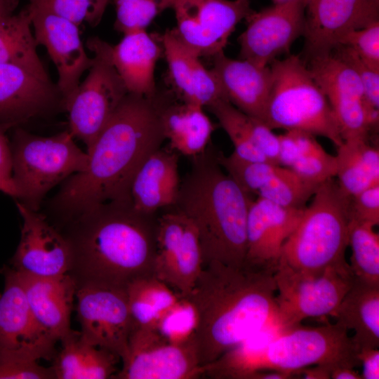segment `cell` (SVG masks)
I'll return each instance as SVG.
<instances>
[{"instance_id": "cell-1", "label": "cell", "mask_w": 379, "mask_h": 379, "mask_svg": "<svg viewBox=\"0 0 379 379\" xmlns=\"http://www.w3.org/2000/svg\"><path fill=\"white\" fill-rule=\"evenodd\" d=\"M157 95L128 93L95 138L86 168L67 178L51 208L71 219L101 204L128 201L134 175L165 140Z\"/></svg>"}, {"instance_id": "cell-2", "label": "cell", "mask_w": 379, "mask_h": 379, "mask_svg": "<svg viewBox=\"0 0 379 379\" xmlns=\"http://www.w3.org/2000/svg\"><path fill=\"white\" fill-rule=\"evenodd\" d=\"M274 272L244 265L203 267L186 297L193 307V335L205 367L265 327L276 323Z\"/></svg>"}, {"instance_id": "cell-3", "label": "cell", "mask_w": 379, "mask_h": 379, "mask_svg": "<svg viewBox=\"0 0 379 379\" xmlns=\"http://www.w3.org/2000/svg\"><path fill=\"white\" fill-rule=\"evenodd\" d=\"M156 215L135 211L131 202L99 204L72 219L77 232L69 240L87 279L126 287L153 274Z\"/></svg>"}, {"instance_id": "cell-4", "label": "cell", "mask_w": 379, "mask_h": 379, "mask_svg": "<svg viewBox=\"0 0 379 379\" xmlns=\"http://www.w3.org/2000/svg\"><path fill=\"white\" fill-rule=\"evenodd\" d=\"M217 153L208 147L192 159V168L181 180L173 207L195 226L204 266L219 262L241 267L246 258L247 218L252 199L223 171Z\"/></svg>"}, {"instance_id": "cell-5", "label": "cell", "mask_w": 379, "mask_h": 379, "mask_svg": "<svg viewBox=\"0 0 379 379\" xmlns=\"http://www.w3.org/2000/svg\"><path fill=\"white\" fill-rule=\"evenodd\" d=\"M260 331L207 365L204 376L249 379L263 371L296 375L298 371L312 365L331 369L360 365L358 350L348 331L336 323L318 327L298 326L265 342Z\"/></svg>"}, {"instance_id": "cell-6", "label": "cell", "mask_w": 379, "mask_h": 379, "mask_svg": "<svg viewBox=\"0 0 379 379\" xmlns=\"http://www.w3.org/2000/svg\"><path fill=\"white\" fill-rule=\"evenodd\" d=\"M350 197L333 178L322 182L285 241L279 262L307 276L329 268L351 270L345 258Z\"/></svg>"}, {"instance_id": "cell-7", "label": "cell", "mask_w": 379, "mask_h": 379, "mask_svg": "<svg viewBox=\"0 0 379 379\" xmlns=\"http://www.w3.org/2000/svg\"><path fill=\"white\" fill-rule=\"evenodd\" d=\"M270 66L273 84L263 121L271 129L303 131L341 145L343 139L331 105L303 60L290 55Z\"/></svg>"}, {"instance_id": "cell-8", "label": "cell", "mask_w": 379, "mask_h": 379, "mask_svg": "<svg viewBox=\"0 0 379 379\" xmlns=\"http://www.w3.org/2000/svg\"><path fill=\"white\" fill-rule=\"evenodd\" d=\"M10 145L17 199L34 211L39 210L53 187L88 164V153L77 145L68 129L44 137L17 128Z\"/></svg>"}, {"instance_id": "cell-9", "label": "cell", "mask_w": 379, "mask_h": 379, "mask_svg": "<svg viewBox=\"0 0 379 379\" xmlns=\"http://www.w3.org/2000/svg\"><path fill=\"white\" fill-rule=\"evenodd\" d=\"M86 45L93 53V64L62 107L68 131L85 144L87 152L128 92L108 57L107 42L91 37Z\"/></svg>"}, {"instance_id": "cell-10", "label": "cell", "mask_w": 379, "mask_h": 379, "mask_svg": "<svg viewBox=\"0 0 379 379\" xmlns=\"http://www.w3.org/2000/svg\"><path fill=\"white\" fill-rule=\"evenodd\" d=\"M278 295L276 324L286 331L308 317L331 315L351 288V270L329 268L317 276L296 272L279 262L274 274Z\"/></svg>"}, {"instance_id": "cell-11", "label": "cell", "mask_w": 379, "mask_h": 379, "mask_svg": "<svg viewBox=\"0 0 379 379\" xmlns=\"http://www.w3.org/2000/svg\"><path fill=\"white\" fill-rule=\"evenodd\" d=\"M175 13L173 29L195 55L222 52L237 25L253 12L248 0H168Z\"/></svg>"}, {"instance_id": "cell-12", "label": "cell", "mask_w": 379, "mask_h": 379, "mask_svg": "<svg viewBox=\"0 0 379 379\" xmlns=\"http://www.w3.org/2000/svg\"><path fill=\"white\" fill-rule=\"evenodd\" d=\"M113 378L195 379L204 376L194 340L173 343L152 328H133Z\"/></svg>"}, {"instance_id": "cell-13", "label": "cell", "mask_w": 379, "mask_h": 379, "mask_svg": "<svg viewBox=\"0 0 379 379\" xmlns=\"http://www.w3.org/2000/svg\"><path fill=\"white\" fill-rule=\"evenodd\" d=\"M75 295L82 338L121 359L133 328L125 287L86 279Z\"/></svg>"}, {"instance_id": "cell-14", "label": "cell", "mask_w": 379, "mask_h": 379, "mask_svg": "<svg viewBox=\"0 0 379 379\" xmlns=\"http://www.w3.org/2000/svg\"><path fill=\"white\" fill-rule=\"evenodd\" d=\"M198 233L175 208L157 216L153 274L180 296L187 297L203 269Z\"/></svg>"}, {"instance_id": "cell-15", "label": "cell", "mask_w": 379, "mask_h": 379, "mask_svg": "<svg viewBox=\"0 0 379 379\" xmlns=\"http://www.w3.org/2000/svg\"><path fill=\"white\" fill-rule=\"evenodd\" d=\"M305 55L331 53L349 32L379 21V0H303Z\"/></svg>"}, {"instance_id": "cell-16", "label": "cell", "mask_w": 379, "mask_h": 379, "mask_svg": "<svg viewBox=\"0 0 379 379\" xmlns=\"http://www.w3.org/2000/svg\"><path fill=\"white\" fill-rule=\"evenodd\" d=\"M247 26L240 35L241 59L268 66L280 55L289 51L303 35V0L273 4L247 18Z\"/></svg>"}, {"instance_id": "cell-17", "label": "cell", "mask_w": 379, "mask_h": 379, "mask_svg": "<svg viewBox=\"0 0 379 379\" xmlns=\"http://www.w3.org/2000/svg\"><path fill=\"white\" fill-rule=\"evenodd\" d=\"M308 67L331 105L343 141L370 138L362 86L354 69L334 51L311 58Z\"/></svg>"}, {"instance_id": "cell-18", "label": "cell", "mask_w": 379, "mask_h": 379, "mask_svg": "<svg viewBox=\"0 0 379 379\" xmlns=\"http://www.w3.org/2000/svg\"><path fill=\"white\" fill-rule=\"evenodd\" d=\"M3 274L5 284L0 294V350L34 361L54 358L57 341L34 318L17 272L6 267Z\"/></svg>"}, {"instance_id": "cell-19", "label": "cell", "mask_w": 379, "mask_h": 379, "mask_svg": "<svg viewBox=\"0 0 379 379\" xmlns=\"http://www.w3.org/2000/svg\"><path fill=\"white\" fill-rule=\"evenodd\" d=\"M22 218L21 237L13 258V268L32 277H56L67 273L74 263L68 239L48 222L39 211L16 201Z\"/></svg>"}, {"instance_id": "cell-20", "label": "cell", "mask_w": 379, "mask_h": 379, "mask_svg": "<svg viewBox=\"0 0 379 379\" xmlns=\"http://www.w3.org/2000/svg\"><path fill=\"white\" fill-rule=\"evenodd\" d=\"M27 8L35 39L38 45L46 48L56 67V84L63 105L78 88L81 76L91 67L93 57L85 50L77 25L50 11L30 5Z\"/></svg>"}, {"instance_id": "cell-21", "label": "cell", "mask_w": 379, "mask_h": 379, "mask_svg": "<svg viewBox=\"0 0 379 379\" xmlns=\"http://www.w3.org/2000/svg\"><path fill=\"white\" fill-rule=\"evenodd\" d=\"M62 108V96L51 77L0 63V122L15 126Z\"/></svg>"}, {"instance_id": "cell-22", "label": "cell", "mask_w": 379, "mask_h": 379, "mask_svg": "<svg viewBox=\"0 0 379 379\" xmlns=\"http://www.w3.org/2000/svg\"><path fill=\"white\" fill-rule=\"evenodd\" d=\"M305 208H286L258 197L251 202L244 265L275 272L282 247L296 228Z\"/></svg>"}, {"instance_id": "cell-23", "label": "cell", "mask_w": 379, "mask_h": 379, "mask_svg": "<svg viewBox=\"0 0 379 379\" xmlns=\"http://www.w3.org/2000/svg\"><path fill=\"white\" fill-rule=\"evenodd\" d=\"M212 58L211 69L227 100L242 112L263 121L273 84L270 66L232 59L224 51Z\"/></svg>"}, {"instance_id": "cell-24", "label": "cell", "mask_w": 379, "mask_h": 379, "mask_svg": "<svg viewBox=\"0 0 379 379\" xmlns=\"http://www.w3.org/2000/svg\"><path fill=\"white\" fill-rule=\"evenodd\" d=\"M178 160L176 152L160 147L142 162L130 187L135 211L156 215L158 211L175 205L181 184Z\"/></svg>"}, {"instance_id": "cell-25", "label": "cell", "mask_w": 379, "mask_h": 379, "mask_svg": "<svg viewBox=\"0 0 379 379\" xmlns=\"http://www.w3.org/2000/svg\"><path fill=\"white\" fill-rule=\"evenodd\" d=\"M16 272L34 318L51 337L60 340L71 331L75 281L67 273L38 277Z\"/></svg>"}, {"instance_id": "cell-26", "label": "cell", "mask_w": 379, "mask_h": 379, "mask_svg": "<svg viewBox=\"0 0 379 379\" xmlns=\"http://www.w3.org/2000/svg\"><path fill=\"white\" fill-rule=\"evenodd\" d=\"M146 30L124 34L116 45L107 43L108 57L128 92L145 97L157 95L154 72L162 47Z\"/></svg>"}, {"instance_id": "cell-27", "label": "cell", "mask_w": 379, "mask_h": 379, "mask_svg": "<svg viewBox=\"0 0 379 379\" xmlns=\"http://www.w3.org/2000/svg\"><path fill=\"white\" fill-rule=\"evenodd\" d=\"M160 119L172 150L192 159L209 147L215 127L200 105L185 101L162 103Z\"/></svg>"}, {"instance_id": "cell-28", "label": "cell", "mask_w": 379, "mask_h": 379, "mask_svg": "<svg viewBox=\"0 0 379 379\" xmlns=\"http://www.w3.org/2000/svg\"><path fill=\"white\" fill-rule=\"evenodd\" d=\"M62 348L51 367L57 379L113 378L120 357L90 344L79 331H71L61 340Z\"/></svg>"}, {"instance_id": "cell-29", "label": "cell", "mask_w": 379, "mask_h": 379, "mask_svg": "<svg viewBox=\"0 0 379 379\" xmlns=\"http://www.w3.org/2000/svg\"><path fill=\"white\" fill-rule=\"evenodd\" d=\"M332 316L337 324L354 331L351 338L358 351L379 347V285L354 277Z\"/></svg>"}, {"instance_id": "cell-30", "label": "cell", "mask_w": 379, "mask_h": 379, "mask_svg": "<svg viewBox=\"0 0 379 379\" xmlns=\"http://www.w3.org/2000/svg\"><path fill=\"white\" fill-rule=\"evenodd\" d=\"M9 1L0 8V63L15 65L50 77L39 56L29 8L13 14Z\"/></svg>"}, {"instance_id": "cell-31", "label": "cell", "mask_w": 379, "mask_h": 379, "mask_svg": "<svg viewBox=\"0 0 379 379\" xmlns=\"http://www.w3.org/2000/svg\"><path fill=\"white\" fill-rule=\"evenodd\" d=\"M335 157L338 184L348 197L379 185V151L368 138L344 140Z\"/></svg>"}, {"instance_id": "cell-32", "label": "cell", "mask_w": 379, "mask_h": 379, "mask_svg": "<svg viewBox=\"0 0 379 379\" xmlns=\"http://www.w3.org/2000/svg\"><path fill=\"white\" fill-rule=\"evenodd\" d=\"M125 289L133 328L157 329L181 298L154 274L134 279Z\"/></svg>"}, {"instance_id": "cell-33", "label": "cell", "mask_w": 379, "mask_h": 379, "mask_svg": "<svg viewBox=\"0 0 379 379\" xmlns=\"http://www.w3.org/2000/svg\"><path fill=\"white\" fill-rule=\"evenodd\" d=\"M371 224L350 219L347 244L350 269L355 278L379 285V234Z\"/></svg>"}, {"instance_id": "cell-34", "label": "cell", "mask_w": 379, "mask_h": 379, "mask_svg": "<svg viewBox=\"0 0 379 379\" xmlns=\"http://www.w3.org/2000/svg\"><path fill=\"white\" fill-rule=\"evenodd\" d=\"M208 109L231 140L234 148L233 152L246 160L270 162L253 141L251 116L242 112L227 100H220Z\"/></svg>"}, {"instance_id": "cell-35", "label": "cell", "mask_w": 379, "mask_h": 379, "mask_svg": "<svg viewBox=\"0 0 379 379\" xmlns=\"http://www.w3.org/2000/svg\"><path fill=\"white\" fill-rule=\"evenodd\" d=\"M321 184L307 181L291 168L279 166L256 195L283 207L305 208Z\"/></svg>"}, {"instance_id": "cell-36", "label": "cell", "mask_w": 379, "mask_h": 379, "mask_svg": "<svg viewBox=\"0 0 379 379\" xmlns=\"http://www.w3.org/2000/svg\"><path fill=\"white\" fill-rule=\"evenodd\" d=\"M159 41L174 90L181 101L194 103L192 85L196 63L200 58L178 39L173 29L166 30Z\"/></svg>"}, {"instance_id": "cell-37", "label": "cell", "mask_w": 379, "mask_h": 379, "mask_svg": "<svg viewBox=\"0 0 379 379\" xmlns=\"http://www.w3.org/2000/svg\"><path fill=\"white\" fill-rule=\"evenodd\" d=\"M218 163L225 172L249 195L256 194L274 175L279 165L242 159L232 152L217 153Z\"/></svg>"}, {"instance_id": "cell-38", "label": "cell", "mask_w": 379, "mask_h": 379, "mask_svg": "<svg viewBox=\"0 0 379 379\" xmlns=\"http://www.w3.org/2000/svg\"><path fill=\"white\" fill-rule=\"evenodd\" d=\"M334 51L357 74L363 89L364 105L370 131L376 133L379 123V70L367 65L352 50L338 46Z\"/></svg>"}, {"instance_id": "cell-39", "label": "cell", "mask_w": 379, "mask_h": 379, "mask_svg": "<svg viewBox=\"0 0 379 379\" xmlns=\"http://www.w3.org/2000/svg\"><path fill=\"white\" fill-rule=\"evenodd\" d=\"M116 8L115 29L124 34L146 30L152 20L169 8L168 0H113Z\"/></svg>"}, {"instance_id": "cell-40", "label": "cell", "mask_w": 379, "mask_h": 379, "mask_svg": "<svg viewBox=\"0 0 379 379\" xmlns=\"http://www.w3.org/2000/svg\"><path fill=\"white\" fill-rule=\"evenodd\" d=\"M110 0H30L29 5L50 11L78 26L97 25Z\"/></svg>"}, {"instance_id": "cell-41", "label": "cell", "mask_w": 379, "mask_h": 379, "mask_svg": "<svg viewBox=\"0 0 379 379\" xmlns=\"http://www.w3.org/2000/svg\"><path fill=\"white\" fill-rule=\"evenodd\" d=\"M337 159L322 147L317 140L303 150L289 168L304 180L321 184L337 173Z\"/></svg>"}, {"instance_id": "cell-42", "label": "cell", "mask_w": 379, "mask_h": 379, "mask_svg": "<svg viewBox=\"0 0 379 379\" xmlns=\"http://www.w3.org/2000/svg\"><path fill=\"white\" fill-rule=\"evenodd\" d=\"M195 314L186 297H181L176 305L159 321L157 329L168 341L182 343L194 340Z\"/></svg>"}, {"instance_id": "cell-43", "label": "cell", "mask_w": 379, "mask_h": 379, "mask_svg": "<svg viewBox=\"0 0 379 379\" xmlns=\"http://www.w3.org/2000/svg\"><path fill=\"white\" fill-rule=\"evenodd\" d=\"M339 46L350 48L367 65L379 70V21L349 32Z\"/></svg>"}, {"instance_id": "cell-44", "label": "cell", "mask_w": 379, "mask_h": 379, "mask_svg": "<svg viewBox=\"0 0 379 379\" xmlns=\"http://www.w3.org/2000/svg\"><path fill=\"white\" fill-rule=\"evenodd\" d=\"M50 378H55L51 367L46 368L37 361L0 350V379Z\"/></svg>"}, {"instance_id": "cell-45", "label": "cell", "mask_w": 379, "mask_h": 379, "mask_svg": "<svg viewBox=\"0 0 379 379\" xmlns=\"http://www.w3.org/2000/svg\"><path fill=\"white\" fill-rule=\"evenodd\" d=\"M350 219L376 226L379 224V185L350 197Z\"/></svg>"}, {"instance_id": "cell-46", "label": "cell", "mask_w": 379, "mask_h": 379, "mask_svg": "<svg viewBox=\"0 0 379 379\" xmlns=\"http://www.w3.org/2000/svg\"><path fill=\"white\" fill-rule=\"evenodd\" d=\"M13 126L0 122V192L18 199V192L12 177L11 145L6 135V131Z\"/></svg>"}, {"instance_id": "cell-47", "label": "cell", "mask_w": 379, "mask_h": 379, "mask_svg": "<svg viewBox=\"0 0 379 379\" xmlns=\"http://www.w3.org/2000/svg\"><path fill=\"white\" fill-rule=\"evenodd\" d=\"M358 359L363 366L362 379L379 378L378 348H362L358 351Z\"/></svg>"}, {"instance_id": "cell-48", "label": "cell", "mask_w": 379, "mask_h": 379, "mask_svg": "<svg viewBox=\"0 0 379 379\" xmlns=\"http://www.w3.org/2000/svg\"><path fill=\"white\" fill-rule=\"evenodd\" d=\"M331 368L326 366L317 365L314 368H303L298 371V374L302 375L307 379H329L331 378Z\"/></svg>"}, {"instance_id": "cell-49", "label": "cell", "mask_w": 379, "mask_h": 379, "mask_svg": "<svg viewBox=\"0 0 379 379\" xmlns=\"http://www.w3.org/2000/svg\"><path fill=\"white\" fill-rule=\"evenodd\" d=\"M331 378L333 379H362L361 375L354 370V367L339 366L331 371Z\"/></svg>"}, {"instance_id": "cell-50", "label": "cell", "mask_w": 379, "mask_h": 379, "mask_svg": "<svg viewBox=\"0 0 379 379\" xmlns=\"http://www.w3.org/2000/svg\"><path fill=\"white\" fill-rule=\"evenodd\" d=\"M288 0H272L273 4H279V3H283Z\"/></svg>"}, {"instance_id": "cell-51", "label": "cell", "mask_w": 379, "mask_h": 379, "mask_svg": "<svg viewBox=\"0 0 379 379\" xmlns=\"http://www.w3.org/2000/svg\"><path fill=\"white\" fill-rule=\"evenodd\" d=\"M7 0H0V7L3 6Z\"/></svg>"}]
</instances>
